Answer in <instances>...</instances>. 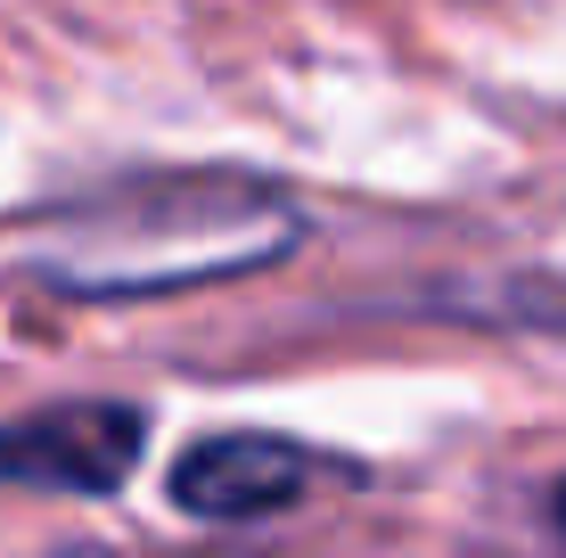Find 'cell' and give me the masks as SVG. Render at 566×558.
Here are the masks:
<instances>
[{
    "label": "cell",
    "instance_id": "cell-1",
    "mask_svg": "<svg viewBox=\"0 0 566 558\" xmlns=\"http://www.w3.org/2000/svg\"><path fill=\"white\" fill-rule=\"evenodd\" d=\"M304 239V214L280 189L189 172V181H140L91 198L66 230H50L42 272L74 296H156V287H198L222 272L280 263Z\"/></svg>",
    "mask_w": 566,
    "mask_h": 558
},
{
    "label": "cell",
    "instance_id": "cell-2",
    "mask_svg": "<svg viewBox=\"0 0 566 558\" xmlns=\"http://www.w3.org/2000/svg\"><path fill=\"white\" fill-rule=\"evenodd\" d=\"M148 444V419L132 402H57V411L0 428V485L50 493H115Z\"/></svg>",
    "mask_w": 566,
    "mask_h": 558
},
{
    "label": "cell",
    "instance_id": "cell-3",
    "mask_svg": "<svg viewBox=\"0 0 566 558\" xmlns=\"http://www.w3.org/2000/svg\"><path fill=\"white\" fill-rule=\"evenodd\" d=\"M312 476H321V460L304 444H287V435H206V444H189L172 460V502L189 517L230 526V517H271V509L304 502Z\"/></svg>",
    "mask_w": 566,
    "mask_h": 558
},
{
    "label": "cell",
    "instance_id": "cell-4",
    "mask_svg": "<svg viewBox=\"0 0 566 558\" xmlns=\"http://www.w3.org/2000/svg\"><path fill=\"white\" fill-rule=\"evenodd\" d=\"M558 534H566V485H558Z\"/></svg>",
    "mask_w": 566,
    "mask_h": 558
}]
</instances>
